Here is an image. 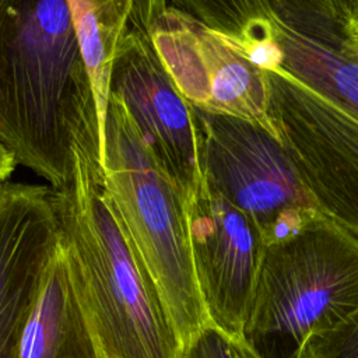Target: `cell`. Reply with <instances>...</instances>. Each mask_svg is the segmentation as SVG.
<instances>
[{
	"label": "cell",
	"instance_id": "1",
	"mask_svg": "<svg viewBox=\"0 0 358 358\" xmlns=\"http://www.w3.org/2000/svg\"><path fill=\"white\" fill-rule=\"evenodd\" d=\"M0 138L59 189L77 144L101 150L95 94L67 0H0Z\"/></svg>",
	"mask_w": 358,
	"mask_h": 358
},
{
	"label": "cell",
	"instance_id": "2",
	"mask_svg": "<svg viewBox=\"0 0 358 358\" xmlns=\"http://www.w3.org/2000/svg\"><path fill=\"white\" fill-rule=\"evenodd\" d=\"M53 201L70 275L103 358H180L157 285L106 190L98 147L76 145L71 176L53 189Z\"/></svg>",
	"mask_w": 358,
	"mask_h": 358
},
{
	"label": "cell",
	"instance_id": "3",
	"mask_svg": "<svg viewBox=\"0 0 358 358\" xmlns=\"http://www.w3.org/2000/svg\"><path fill=\"white\" fill-rule=\"evenodd\" d=\"M357 316L358 238L317 214L266 246L243 337L263 358H302Z\"/></svg>",
	"mask_w": 358,
	"mask_h": 358
},
{
	"label": "cell",
	"instance_id": "4",
	"mask_svg": "<svg viewBox=\"0 0 358 358\" xmlns=\"http://www.w3.org/2000/svg\"><path fill=\"white\" fill-rule=\"evenodd\" d=\"M101 164L106 190L183 348L210 323L194 273L185 200L115 95L108 101Z\"/></svg>",
	"mask_w": 358,
	"mask_h": 358
},
{
	"label": "cell",
	"instance_id": "5",
	"mask_svg": "<svg viewBox=\"0 0 358 358\" xmlns=\"http://www.w3.org/2000/svg\"><path fill=\"white\" fill-rule=\"evenodd\" d=\"M194 109L207 183L257 225L267 245L322 214L273 131L256 122Z\"/></svg>",
	"mask_w": 358,
	"mask_h": 358
},
{
	"label": "cell",
	"instance_id": "6",
	"mask_svg": "<svg viewBox=\"0 0 358 358\" xmlns=\"http://www.w3.org/2000/svg\"><path fill=\"white\" fill-rule=\"evenodd\" d=\"M267 115L319 211L358 238V116L281 70H264Z\"/></svg>",
	"mask_w": 358,
	"mask_h": 358
},
{
	"label": "cell",
	"instance_id": "7",
	"mask_svg": "<svg viewBox=\"0 0 358 358\" xmlns=\"http://www.w3.org/2000/svg\"><path fill=\"white\" fill-rule=\"evenodd\" d=\"M238 49L281 70L358 116V50L345 24L313 0H260Z\"/></svg>",
	"mask_w": 358,
	"mask_h": 358
},
{
	"label": "cell",
	"instance_id": "8",
	"mask_svg": "<svg viewBox=\"0 0 358 358\" xmlns=\"http://www.w3.org/2000/svg\"><path fill=\"white\" fill-rule=\"evenodd\" d=\"M145 34L194 108L256 122L275 134L267 115L264 70L231 42L169 3L154 13Z\"/></svg>",
	"mask_w": 358,
	"mask_h": 358
},
{
	"label": "cell",
	"instance_id": "9",
	"mask_svg": "<svg viewBox=\"0 0 358 358\" xmlns=\"http://www.w3.org/2000/svg\"><path fill=\"white\" fill-rule=\"evenodd\" d=\"M109 95L127 109L158 165L186 201L204 182L194 106L180 94L147 34L127 29L113 59Z\"/></svg>",
	"mask_w": 358,
	"mask_h": 358
},
{
	"label": "cell",
	"instance_id": "10",
	"mask_svg": "<svg viewBox=\"0 0 358 358\" xmlns=\"http://www.w3.org/2000/svg\"><path fill=\"white\" fill-rule=\"evenodd\" d=\"M185 206L194 273L208 319L231 334L243 336L266 239L206 179Z\"/></svg>",
	"mask_w": 358,
	"mask_h": 358
},
{
	"label": "cell",
	"instance_id": "11",
	"mask_svg": "<svg viewBox=\"0 0 358 358\" xmlns=\"http://www.w3.org/2000/svg\"><path fill=\"white\" fill-rule=\"evenodd\" d=\"M62 242L53 189L0 183V358H15Z\"/></svg>",
	"mask_w": 358,
	"mask_h": 358
},
{
	"label": "cell",
	"instance_id": "12",
	"mask_svg": "<svg viewBox=\"0 0 358 358\" xmlns=\"http://www.w3.org/2000/svg\"><path fill=\"white\" fill-rule=\"evenodd\" d=\"M15 358H103L60 246L48 266Z\"/></svg>",
	"mask_w": 358,
	"mask_h": 358
},
{
	"label": "cell",
	"instance_id": "13",
	"mask_svg": "<svg viewBox=\"0 0 358 358\" xmlns=\"http://www.w3.org/2000/svg\"><path fill=\"white\" fill-rule=\"evenodd\" d=\"M90 71L103 144L109 78L116 49L129 29L130 0H67Z\"/></svg>",
	"mask_w": 358,
	"mask_h": 358
},
{
	"label": "cell",
	"instance_id": "14",
	"mask_svg": "<svg viewBox=\"0 0 358 358\" xmlns=\"http://www.w3.org/2000/svg\"><path fill=\"white\" fill-rule=\"evenodd\" d=\"M180 358H263L243 336L231 334L211 322L183 348Z\"/></svg>",
	"mask_w": 358,
	"mask_h": 358
},
{
	"label": "cell",
	"instance_id": "15",
	"mask_svg": "<svg viewBox=\"0 0 358 358\" xmlns=\"http://www.w3.org/2000/svg\"><path fill=\"white\" fill-rule=\"evenodd\" d=\"M302 358H358V316L337 330L313 336Z\"/></svg>",
	"mask_w": 358,
	"mask_h": 358
},
{
	"label": "cell",
	"instance_id": "16",
	"mask_svg": "<svg viewBox=\"0 0 358 358\" xmlns=\"http://www.w3.org/2000/svg\"><path fill=\"white\" fill-rule=\"evenodd\" d=\"M319 6H322L333 18L344 22L350 20L352 8L357 0H313Z\"/></svg>",
	"mask_w": 358,
	"mask_h": 358
},
{
	"label": "cell",
	"instance_id": "17",
	"mask_svg": "<svg viewBox=\"0 0 358 358\" xmlns=\"http://www.w3.org/2000/svg\"><path fill=\"white\" fill-rule=\"evenodd\" d=\"M15 165H17V159L14 154L8 150V147L0 138V183L7 182Z\"/></svg>",
	"mask_w": 358,
	"mask_h": 358
},
{
	"label": "cell",
	"instance_id": "18",
	"mask_svg": "<svg viewBox=\"0 0 358 358\" xmlns=\"http://www.w3.org/2000/svg\"><path fill=\"white\" fill-rule=\"evenodd\" d=\"M345 29L348 35L351 36H358V0L355 1V6L352 8V13L350 15V20L347 21Z\"/></svg>",
	"mask_w": 358,
	"mask_h": 358
},
{
	"label": "cell",
	"instance_id": "19",
	"mask_svg": "<svg viewBox=\"0 0 358 358\" xmlns=\"http://www.w3.org/2000/svg\"><path fill=\"white\" fill-rule=\"evenodd\" d=\"M350 36V45L355 49V50H358V36H351V35H348Z\"/></svg>",
	"mask_w": 358,
	"mask_h": 358
}]
</instances>
